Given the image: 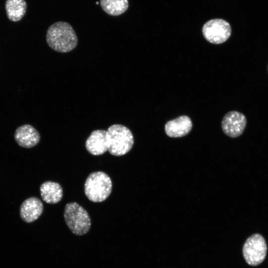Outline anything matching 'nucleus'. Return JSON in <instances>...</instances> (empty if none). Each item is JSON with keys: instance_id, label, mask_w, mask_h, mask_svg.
<instances>
[{"instance_id": "f8f14e48", "label": "nucleus", "mask_w": 268, "mask_h": 268, "mask_svg": "<svg viewBox=\"0 0 268 268\" xmlns=\"http://www.w3.org/2000/svg\"><path fill=\"white\" fill-rule=\"evenodd\" d=\"M42 200L49 204H55L62 200L63 190L62 186L58 183L46 181L43 183L40 187Z\"/></svg>"}, {"instance_id": "0eeeda50", "label": "nucleus", "mask_w": 268, "mask_h": 268, "mask_svg": "<svg viewBox=\"0 0 268 268\" xmlns=\"http://www.w3.org/2000/svg\"><path fill=\"white\" fill-rule=\"evenodd\" d=\"M247 125L245 116L237 111L227 113L223 118L221 127L224 133L227 136L235 138L240 136L244 132Z\"/></svg>"}, {"instance_id": "9b49d317", "label": "nucleus", "mask_w": 268, "mask_h": 268, "mask_svg": "<svg viewBox=\"0 0 268 268\" xmlns=\"http://www.w3.org/2000/svg\"><path fill=\"white\" fill-rule=\"evenodd\" d=\"M106 132L104 130H97L91 133L85 142L86 148L90 153L100 155L108 150Z\"/></svg>"}, {"instance_id": "4468645a", "label": "nucleus", "mask_w": 268, "mask_h": 268, "mask_svg": "<svg viewBox=\"0 0 268 268\" xmlns=\"http://www.w3.org/2000/svg\"><path fill=\"white\" fill-rule=\"evenodd\" d=\"M100 4L106 13L111 16H118L127 11L128 0H100Z\"/></svg>"}, {"instance_id": "f257e3e1", "label": "nucleus", "mask_w": 268, "mask_h": 268, "mask_svg": "<svg viewBox=\"0 0 268 268\" xmlns=\"http://www.w3.org/2000/svg\"><path fill=\"white\" fill-rule=\"evenodd\" d=\"M46 41L49 47L54 51L67 53L76 47L78 38L70 24L65 21H58L48 28Z\"/></svg>"}, {"instance_id": "7ed1b4c3", "label": "nucleus", "mask_w": 268, "mask_h": 268, "mask_svg": "<svg viewBox=\"0 0 268 268\" xmlns=\"http://www.w3.org/2000/svg\"><path fill=\"white\" fill-rule=\"evenodd\" d=\"M112 182L105 173L97 171L87 177L84 184V192L87 198L95 202H102L110 196Z\"/></svg>"}, {"instance_id": "423d86ee", "label": "nucleus", "mask_w": 268, "mask_h": 268, "mask_svg": "<svg viewBox=\"0 0 268 268\" xmlns=\"http://www.w3.org/2000/svg\"><path fill=\"white\" fill-rule=\"evenodd\" d=\"M202 32L207 41L220 44L229 39L231 34V28L226 21L216 18L207 21L202 27Z\"/></svg>"}, {"instance_id": "20e7f679", "label": "nucleus", "mask_w": 268, "mask_h": 268, "mask_svg": "<svg viewBox=\"0 0 268 268\" xmlns=\"http://www.w3.org/2000/svg\"><path fill=\"white\" fill-rule=\"evenodd\" d=\"M64 216L67 225L74 235H84L89 231L91 225L89 215L77 203H67L65 207Z\"/></svg>"}, {"instance_id": "39448f33", "label": "nucleus", "mask_w": 268, "mask_h": 268, "mask_svg": "<svg viewBox=\"0 0 268 268\" xmlns=\"http://www.w3.org/2000/svg\"><path fill=\"white\" fill-rule=\"evenodd\" d=\"M242 251L244 258L248 265H260L267 255V245L264 237L259 233L252 235L246 240Z\"/></svg>"}, {"instance_id": "f03ea898", "label": "nucleus", "mask_w": 268, "mask_h": 268, "mask_svg": "<svg viewBox=\"0 0 268 268\" xmlns=\"http://www.w3.org/2000/svg\"><path fill=\"white\" fill-rule=\"evenodd\" d=\"M108 150L113 155L119 156L126 154L132 148L134 136L127 127L114 124L110 126L106 132Z\"/></svg>"}, {"instance_id": "1a4fd4ad", "label": "nucleus", "mask_w": 268, "mask_h": 268, "mask_svg": "<svg viewBox=\"0 0 268 268\" xmlns=\"http://www.w3.org/2000/svg\"><path fill=\"white\" fill-rule=\"evenodd\" d=\"M42 202L36 197H31L24 201L20 207V215L25 222L31 223L37 220L42 214Z\"/></svg>"}, {"instance_id": "2eb2a0df", "label": "nucleus", "mask_w": 268, "mask_h": 268, "mask_svg": "<svg viewBox=\"0 0 268 268\" xmlns=\"http://www.w3.org/2000/svg\"></svg>"}, {"instance_id": "ddd939ff", "label": "nucleus", "mask_w": 268, "mask_h": 268, "mask_svg": "<svg viewBox=\"0 0 268 268\" xmlns=\"http://www.w3.org/2000/svg\"><path fill=\"white\" fill-rule=\"evenodd\" d=\"M5 9L9 20L17 22L23 18L26 13V2L25 0H6Z\"/></svg>"}, {"instance_id": "9d476101", "label": "nucleus", "mask_w": 268, "mask_h": 268, "mask_svg": "<svg viewBox=\"0 0 268 268\" xmlns=\"http://www.w3.org/2000/svg\"><path fill=\"white\" fill-rule=\"evenodd\" d=\"M192 127L191 119L183 115L167 122L165 125V131L169 137H180L188 134Z\"/></svg>"}, {"instance_id": "6e6552de", "label": "nucleus", "mask_w": 268, "mask_h": 268, "mask_svg": "<svg viewBox=\"0 0 268 268\" xmlns=\"http://www.w3.org/2000/svg\"><path fill=\"white\" fill-rule=\"evenodd\" d=\"M14 137L20 146L30 148L36 146L40 140L38 131L29 124L23 125L15 130Z\"/></svg>"}]
</instances>
